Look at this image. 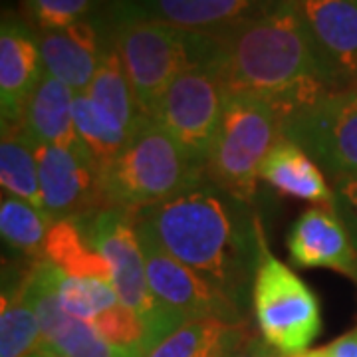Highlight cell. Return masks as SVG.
<instances>
[{"instance_id":"cell-24","label":"cell","mask_w":357,"mask_h":357,"mask_svg":"<svg viewBox=\"0 0 357 357\" xmlns=\"http://www.w3.org/2000/svg\"><path fill=\"white\" fill-rule=\"evenodd\" d=\"M0 185L4 195H13L16 199H22L44 211L36 147L34 139L22 128V123L2 126Z\"/></svg>"},{"instance_id":"cell-21","label":"cell","mask_w":357,"mask_h":357,"mask_svg":"<svg viewBox=\"0 0 357 357\" xmlns=\"http://www.w3.org/2000/svg\"><path fill=\"white\" fill-rule=\"evenodd\" d=\"M42 258L70 278H93L114 284V272L105 256L89 241L82 220L64 218L52 225Z\"/></svg>"},{"instance_id":"cell-10","label":"cell","mask_w":357,"mask_h":357,"mask_svg":"<svg viewBox=\"0 0 357 357\" xmlns=\"http://www.w3.org/2000/svg\"><path fill=\"white\" fill-rule=\"evenodd\" d=\"M135 222V220H133ZM141 250L147 268V280L155 298L181 318H218L227 321H244L243 307L225 292L213 286L195 270L178 262L167 252L147 229L135 222Z\"/></svg>"},{"instance_id":"cell-29","label":"cell","mask_w":357,"mask_h":357,"mask_svg":"<svg viewBox=\"0 0 357 357\" xmlns=\"http://www.w3.org/2000/svg\"><path fill=\"white\" fill-rule=\"evenodd\" d=\"M333 211L342 218L357 252V175L332 178Z\"/></svg>"},{"instance_id":"cell-26","label":"cell","mask_w":357,"mask_h":357,"mask_svg":"<svg viewBox=\"0 0 357 357\" xmlns=\"http://www.w3.org/2000/svg\"><path fill=\"white\" fill-rule=\"evenodd\" d=\"M74 121L77 135L88 147L93 159L103 165L119 155L133 137L121 126H117L88 93H76L74 98Z\"/></svg>"},{"instance_id":"cell-2","label":"cell","mask_w":357,"mask_h":357,"mask_svg":"<svg viewBox=\"0 0 357 357\" xmlns=\"http://www.w3.org/2000/svg\"><path fill=\"white\" fill-rule=\"evenodd\" d=\"M208 178L165 203L131 213L178 262L244 306L260 260L262 232Z\"/></svg>"},{"instance_id":"cell-22","label":"cell","mask_w":357,"mask_h":357,"mask_svg":"<svg viewBox=\"0 0 357 357\" xmlns=\"http://www.w3.org/2000/svg\"><path fill=\"white\" fill-rule=\"evenodd\" d=\"M42 349V330L28 284V270L2 288L0 357H30Z\"/></svg>"},{"instance_id":"cell-6","label":"cell","mask_w":357,"mask_h":357,"mask_svg":"<svg viewBox=\"0 0 357 357\" xmlns=\"http://www.w3.org/2000/svg\"><path fill=\"white\" fill-rule=\"evenodd\" d=\"M252 310L262 340L284 357L300 356L321 330L314 290L268 250L262 241L252 282Z\"/></svg>"},{"instance_id":"cell-27","label":"cell","mask_w":357,"mask_h":357,"mask_svg":"<svg viewBox=\"0 0 357 357\" xmlns=\"http://www.w3.org/2000/svg\"><path fill=\"white\" fill-rule=\"evenodd\" d=\"M56 294L60 306L70 316L84 321H91L107 307L119 302L114 284L93 278H70L56 268Z\"/></svg>"},{"instance_id":"cell-13","label":"cell","mask_w":357,"mask_h":357,"mask_svg":"<svg viewBox=\"0 0 357 357\" xmlns=\"http://www.w3.org/2000/svg\"><path fill=\"white\" fill-rule=\"evenodd\" d=\"M28 284L42 330V349L62 357H137L107 344L93 326L70 316L56 294V268L40 258L28 268Z\"/></svg>"},{"instance_id":"cell-20","label":"cell","mask_w":357,"mask_h":357,"mask_svg":"<svg viewBox=\"0 0 357 357\" xmlns=\"http://www.w3.org/2000/svg\"><path fill=\"white\" fill-rule=\"evenodd\" d=\"M246 344L244 321L199 318L189 319L167 335L147 357H238Z\"/></svg>"},{"instance_id":"cell-12","label":"cell","mask_w":357,"mask_h":357,"mask_svg":"<svg viewBox=\"0 0 357 357\" xmlns=\"http://www.w3.org/2000/svg\"><path fill=\"white\" fill-rule=\"evenodd\" d=\"M286 0H117L114 13L220 36L282 6Z\"/></svg>"},{"instance_id":"cell-31","label":"cell","mask_w":357,"mask_h":357,"mask_svg":"<svg viewBox=\"0 0 357 357\" xmlns=\"http://www.w3.org/2000/svg\"><path fill=\"white\" fill-rule=\"evenodd\" d=\"M238 357H268L258 345L255 344H246L244 345V349L238 354Z\"/></svg>"},{"instance_id":"cell-18","label":"cell","mask_w":357,"mask_h":357,"mask_svg":"<svg viewBox=\"0 0 357 357\" xmlns=\"http://www.w3.org/2000/svg\"><path fill=\"white\" fill-rule=\"evenodd\" d=\"M76 93L50 74H42L38 86L26 103L22 128L34 143L48 147H86L74 121Z\"/></svg>"},{"instance_id":"cell-1","label":"cell","mask_w":357,"mask_h":357,"mask_svg":"<svg viewBox=\"0 0 357 357\" xmlns=\"http://www.w3.org/2000/svg\"><path fill=\"white\" fill-rule=\"evenodd\" d=\"M213 70L225 91L262 98L284 121L345 89L319 54L292 0L217 36Z\"/></svg>"},{"instance_id":"cell-4","label":"cell","mask_w":357,"mask_h":357,"mask_svg":"<svg viewBox=\"0 0 357 357\" xmlns=\"http://www.w3.org/2000/svg\"><path fill=\"white\" fill-rule=\"evenodd\" d=\"M206 181L163 129L149 119L128 147L102 165V189L109 206L139 213Z\"/></svg>"},{"instance_id":"cell-17","label":"cell","mask_w":357,"mask_h":357,"mask_svg":"<svg viewBox=\"0 0 357 357\" xmlns=\"http://www.w3.org/2000/svg\"><path fill=\"white\" fill-rule=\"evenodd\" d=\"M44 72L60 79L74 93H84L98 72L103 56L98 28L82 20L36 36Z\"/></svg>"},{"instance_id":"cell-25","label":"cell","mask_w":357,"mask_h":357,"mask_svg":"<svg viewBox=\"0 0 357 357\" xmlns=\"http://www.w3.org/2000/svg\"><path fill=\"white\" fill-rule=\"evenodd\" d=\"M56 220L38 206L2 195L0 203V232L6 246L20 255L36 256L44 252V243Z\"/></svg>"},{"instance_id":"cell-11","label":"cell","mask_w":357,"mask_h":357,"mask_svg":"<svg viewBox=\"0 0 357 357\" xmlns=\"http://www.w3.org/2000/svg\"><path fill=\"white\" fill-rule=\"evenodd\" d=\"M44 211L54 220L89 218L109 203L102 189V165L88 147L64 149L34 143Z\"/></svg>"},{"instance_id":"cell-23","label":"cell","mask_w":357,"mask_h":357,"mask_svg":"<svg viewBox=\"0 0 357 357\" xmlns=\"http://www.w3.org/2000/svg\"><path fill=\"white\" fill-rule=\"evenodd\" d=\"M86 93L114 119L117 126L126 129L131 137H135L137 131L151 119L141 109V105L135 100L128 74H126L123 64L119 60V54L115 52L112 42L103 48L98 72L91 79L89 88L86 89Z\"/></svg>"},{"instance_id":"cell-5","label":"cell","mask_w":357,"mask_h":357,"mask_svg":"<svg viewBox=\"0 0 357 357\" xmlns=\"http://www.w3.org/2000/svg\"><path fill=\"white\" fill-rule=\"evenodd\" d=\"M280 139L282 119L270 103L250 93L225 91L220 128L204 165L208 183L238 203H252L262 165Z\"/></svg>"},{"instance_id":"cell-28","label":"cell","mask_w":357,"mask_h":357,"mask_svg":"<svg viewBox=\"0 0 357 357\" xmlns=\"http://www.w3.org/2000/svg\"><path fill=\"white\" fill-rule=\"evenodd\" d=\"M103 0H26L28 13L42 30H58L88 20Z\"/></svg>"},{"instance_id":"cell-7","label":"cell","mask_w":357,"mask_h":357,"mask_svg":"<svg viewBox=\"0 0 357 357\" xmlns=\"http://www.w3.org/2000/svg\"><path fill=\"white\" fill-rule=\"evenodd\" d=\"M89 241L105 256L114 272V288L119 302L137 312L145 321L151 340L157 345L175 332L187 319L167 310L147 280V268L141 250L139 234L135 230L133 215L109 206L89 218H82Z\"/></svg>"},{"instance_id":"cell-16","label":"cell","mask_w":357,"mask_h":357,"mask_svg":"<svg viewBox=\"0 0 357 357\" xmlns=\"http://www.w3.org/2000/svg\"><path fill=\"white\" fill-rule=\"evenodd\" d=\"M319 54L345 88L357 86V0H292Z\"/></svg>"},{"instance_id":"cell-9","label":"cell","mask_w":357,"mask_h":357,"mask_svg":"<svg viewBox=\"0 0 357 357\" xmlns=\"http://www.w3.org/2000/svg\"><path fill=\"white\" fill-rule=\"evenodd\" d=\"M282 137L300 145L332 178L357 175V86L286 117Z\"/></svg>"},{"instance_id":"cell-8","label":"cell","mask_w":357,"mask_h":357,"mask_svg":"<svg viewBox=\"0 0 357 357\" xmlns=\"http://www.w3.org/2000/svg\"><path fill=\"white\" fill-rule=\"evenodd\" d=\"M225 88L213 68L199 66L177 76L155 105L151 119L191 161L204 167L217 139Z\"/></svg>"},{"instance_id":"cell-19","label":"cell","mask_w":357,"mask_h":357,"mask_svg":"<svg viewBox=\"0 0 357 357\" xmlns=\"http://www.w3.org/2000/svg\"><path fill=\"white\" fill-rule=\"evenodd\" d=\"M260 178L280 195L332 206L333 189L321 167L294 141L282 137L268 153Z\"/></svg>"},{"instance_id":"cell-3","label":"cell","mask_w":357,"mask_h":357,"mask_svg":"<svg viewBox=\"0 0 357 357\" xmlns=\"http://www.w3.org/2000/svg\"><path fill=\"white\" fill-rule=\"evenodd\" d=\"M109 42L119 54L135 100L149 117L175 77L191 68H211L218 50L217 36L117 13H112Z\"/></svg>"},{"instance_id":"cell-14","label":"cell","mask_w":357,"mask_h":357,"mask_svg":"<svg viewBox=\"0 0 357 357\" xmlns=\"http://www.w3.org/2000/svg\"><path fill=\"white\" fill-rule=\"evenodd\" d=\"M44 74L36 36L13 14L0 26V114L2 126L22 123L26 103Z\"/></svg>"},{"instance_id":"cell-33","label":"cell","mask_w":357,"mask_h":357,"mask_svg":"<svg viewBox=\"0 0 357 357\" xmlns=\"http://www.w3.org/2000/svg\"><path fill=\"white\" fill-rule=\"evenodd\" d=\"M30 357H62V356H58V354H52V351H48V349H38L36 354H32Z\"/></svg>"},{"instance_id":"cell-30","label":"cell","mask_w":357,"mask_h":357,"mask_svg":"<svg viewBox=\"0 0 357 357\" xmlns=\"http://www.w3.org/2000/svg\"><path fill=\"white\" fill-rule=\"evenodd\" d=\"M328 357H357V328L324 347Z\"/></svg>"},{"instance_id":"cell-32","label":"cell","mask_w":357,"mask_h":357,"mask_svg":"<svg viewBox=\"0 0 357 357\" xmlns=\"http://www.w3.org/2000/svg\"><path fill=\"white\" fill-rule=\"evenodd\" d=\"M294 357H328V354H326V349H316V351H304V354Z\"/></svg>"},{"instance_id":"cell-15","label":"cell","mask_w":357,"mask_h":357,"mask_svg":"<svg viewBox=\"0 0 357 357\" xmlns=\"http://www.w3.org/2000/svg\"><path fill=\"white\" fill-rule=\"evenodd\" d=\"M294 264L332 268L357 282V252L333 206H314L296 218L288 234Z\"/></svg>"}]
</instances>
